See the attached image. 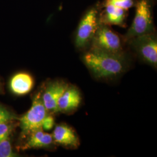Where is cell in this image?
<instances>
[{
    "mask_svg": "<svg viewBox=\"0 0 157 157\" xmlns=\"http://www.w3.org/2000/svg\"><path fill=\"white\" fill-rule=\"evenodd\" d=\"M83 61L90 72L98 78L117 77L124 72L126 67L124 56L92 47L83 55Z\"/></svg>",
    "mask_w": 157,
    "mask_h": 157,
    "instance_id": "6da1fadb",
    "label": "cell"
},
{
    "mask_svg": "<svg viewBox=\"0 0 157 157\" xmlns=\"http://www.w3.org/2000/svg\"><path fill=\"white\" fill-rule=\"evenodd\" d=\"M154 33L151 4L149 0H139L136 4L133 22L125 35V39L130 40L137 36Z\"/></svg>",
    "mask_w": 157,
    "mask_h": 157,
    "instance_id": "7a4b0ae2",
    "label": "cell"
},
{
    "mask_svg": "<svg viewBox=\"0 0 157 157\" xmlns=\"http://www.w3.org/2000/svg\"><path fill=\"white\" fill-rule=\"evenodd\" d=\"M91 47L112 54L124 56L122 42L118 34L108 25L100 22L91 40Z\"/></svg>",
    "mask_w": 157,
    "mask_h": 157,
    "instance_id": "3957f363",
    "label": "cell"
},
{
    "mask_svg": "<svg viewBox=\"0 0 157 157\" xmlns=\"http://www.w3.org/2000/svg\"><path fill=\"white\" fill-rule=\"evenodd\" d=\"M48 114L39 92L34 97L32 106L28 111L22 117L17 118L19 121L22 135H29L36 130L42 129L43 122Z\"/></svg>",
    "mask_w": 157,
    "mask_h": 157,
    "instance_id": "277c9868",
    "label": "cell"
},
{
    "mask_svg": "<svg viewBox=\"0 0 157 157\" xmlns=\"http://www.w3.org/2000/svg\"><path fill=\"white\" fill-rule=\"evenodd\" d=\"M100 24L97 9H90L86 13L79 23L75 37V45L78 48H83L94 37Z\"/></svg>",
    "mask_w": 157,
    "mask_h": 157,
    "instance_id": "5b68a950",
    "label": "cell"
},
{
    "mask_svg": "<svg viewBox=\"0 0 157 157\" xmlns=\"http://www.w3.org/2000/svg\"><path fill=\"white\" fill-rule=\"evenodd\" d=\"M130 41L145 62L154 67H157V40L154 33L139 36Z\"/></svg>",
    "mask_w": 157,
    "mask_h": 157,
    "instance_id": "8992f818",
    "label": "cell"
},
{
    "mask_svg": "<svg viewBox=\"0 0 157 157\" xmlns=\"http://www.w3.org/2000/svg\"><path fill=\"white\" fill-rule=\"evenodd\" d=\"M67 86V84L61 81L52 82L47 86L41 95V99L48 112H58V101Z\"/></svg>",
    "mask_w": 157,
    "mask_h": 157,
    "instance_id": "52a82bcc",
    "label": "cell"
},
{
    "mask_svg": "<svg viewBox=\"0 0 157 157\" xmlns=\"http://www.w3.org/2000/svg\"><path fill=\"white\" fill-rule=\"evenodd\" d=\"M52 136L54 141L61 146L76 148L80 144L75 132L65 124L56 125Z\"/></svg>",
    "mask_w": 157,
    "mask_h": 157,
    "instance_id": "ba28073f",
    "label": "cell"
},
{
    "mask_svg": "<svg viewBox=\"0 0 157 157\" xmlns=\"http://www.w3.org/2000/svg\"><path fill=\"white\" fill-rule=\"evenodd\" d=\"M82 101L80 91L74 86H67L57 103L58 112H69L76 109Z\"/></svg>",
    "mask_w": 157,
    "mask_h": 157,
    "instance_id": "9c48e42d",
    "label": "cell"
},
{
    "mask_svg": "<svg viewBox=\"0 0 157 157\" xmlns=\"http://www.w3.org/2000/svg\"><path fill=\"white\" fill-rule=\"evenodd\" d=\"M34 80L29 73L20 72L15 75L10 80L12 91L17 95H25L33 87Z\"/></svg>",
    "mask_w": 157,
    "mask_h": 157,
    "instance_id": "30bf717a",
    "label": "cell"
},
{
    "mask_svg": "<svg viewBox=\"0 0 157 157\" xmlns=\"http://www.w3.org/2000/svg\"><path fill=\"white\" fill-rule=\"evenodd\" d=\"M104 6L100 22L107 25L124 26L126 11L111 4H104Z\"/></svg>",
    "mask_w": 157,
    "mask_h": 157,
    "instance_id": "8fae6325",
    "label": "cell"
},
{
    "mask_svg": "<svg viewBox=\"0 0 157 157\" xmlns=\"http://www.w3.org/2000/svg\"><path fill=\"white\" fill-rule=\"evenodd\" d=\"M29 136L27 142L23 146V150L47 148L52 146L54 142L52 135L44 132L43 129L36 130Z\"/></svg>",
    "mask_w": 157,
    "mask_h": 157,
    "instance_id": "7c38bea8",
    "label": "cell"
},
{
    "mask_svg": "<svg viewBox=\"0 0 157 157\" xmlns=\"http://www.w3.org/2000/svg\"><path fill=\"white\" fill-rule=\"evenodd\" d=\"M16 153L12 151L10 137L0 141V157H17Z\"/></svg>",
    "mask_w": 157,
    "mask_h": 157,
    "instance_id": "4fadbf2b",
    "label": "cell"
},
{
    "mask_svg": "<svg viewBox=\"0 0 157 157\" xmlns=\"http://www.w3.org/2000/svg\"><path fill=\"white\" fill-rule=\"evenodd\" d=\"M104 4H111L125 11L134 6L133 0H106Z\"/></svg>",
    "mask_w": 157,
    "mask_h": 157,
    "instance_id": "5bb4252c",
    "label": "cell"
},
{
    "mask_svg": "<svg viewBox=\"0 0 157 157\" xmlns=\"http://www.w3.org/2000/svg\"><path fill=\"white\" fill-rule=\"evenodd\" d=\"M17 117L15 114L0 104V124L17 120Z\"/></svg>",
    "mask_w": 157,
    "mask_h": 157,
    "instance_id": "9a60e30c",
    "label": "cell"
},
{
    "mask_svg": "<svg viewBox=\"0 0 157 157\" xmlns=\"http://www.w3.org/2000/svg\"><path fill=\"white\" fill-rule=\"evenodd\" d=\"M13 126L9 122L0 124V141L10 137Z\"/></svg>",
    "mask_w": 157,
    "mask_h": 157,
    "instance_id": "2e32d148",
    "label": "cell"
},
{
    "mask_svg": "<svg viewBox=\"0 0 157 157\" xmlns=\"http://www.w3.org/2000/svg\"><path fill=\"white\" fill-rule=\"evenodd\" d=\"M55 124L54 119L52 115L48 114L44 118L43 124H42V129L45 130H50L54 127Z\"/></svg>",
    "mask_w": 157,
    "mask_h": 157,
    "instance_id": "e0dca14e",
    "label": "cell"
},
{
    "mask_svg": "<svg viewBox=\"0 0 157 157\" xmlns=\"http://www.w3.org/2000/svg\"><path fill=\"white\" fill-rule=\"evenodd\" d=\"M1 84H0V91H1Z\"/></svg>",
    "mask_w": 157,
    "mask_h": 157,
    "instance_id": "ac0fdd59",
    "label": "cell"
}]
</instances>
